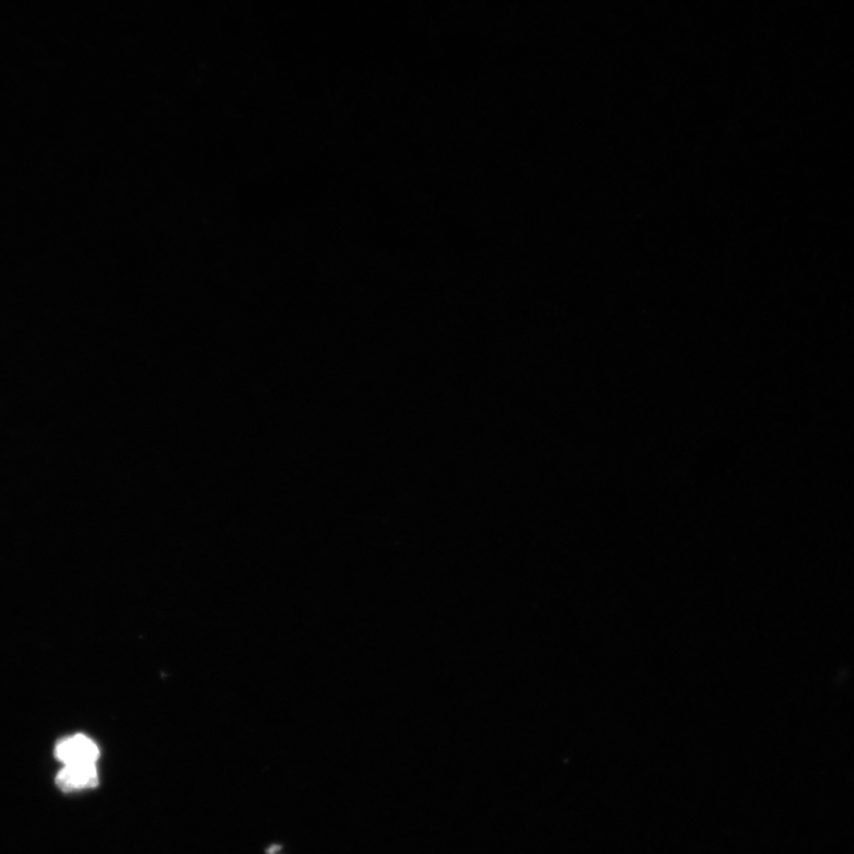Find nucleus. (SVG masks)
<instances>
[{
  "instance_id": "nucleus-1",
  "label": "nucleus",
  "mask_w": 854,
  "mask_h": 854,
  "mask_svg": "<svg viewBox=\"0 0 854 854\" xmlns=\"http://www.w3.org/2000/svg\"><path fill=\"white\" fill-rule=\"evenodd\" d=\"M55 754L65 765L96 764L101 751L87 736L75 735L61 740L56 746Z\"/></svg>"
},
{
  "instance_id": "nucleus-2",
  "label": "nucleus",
  "mask_w": 854,
  "mask_h": 854,
  "mask_svg": "<svg viewBox=\"0 0 854 854\" xmlns=\"http://www.w3.org/2000/svg\"><path fill=\"white\" fill-rule=\"evenodd\" d=\"M59 788L65 793L92 789L100 783L96 764L65 765L56 777Z\"/></svg>"
}]
</instances>
